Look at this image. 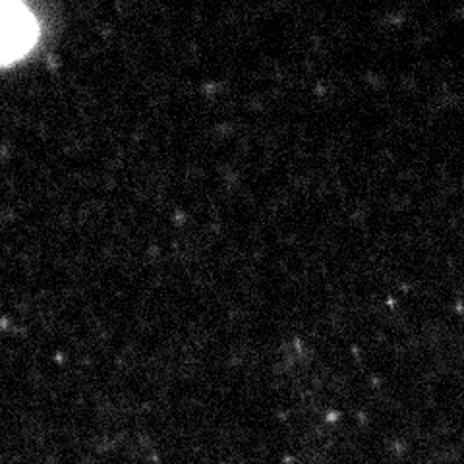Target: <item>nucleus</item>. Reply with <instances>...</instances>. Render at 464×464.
Here are the masks:
<instances>
[{
	"label": "nucleus",
	"mask_w": 464,
	"mask_h": 464,
	"mask_svg": "<svg viewBox=\"0 0 464 464\" xmlns=\"http://www.w3.org/2000/svg\"><path fill=\"white\" fill-rule=\"evenodd\" d=\"M37 37L34 14L16 3H0V64L24 56Z\"/></svg>",
	"instance_id": "1"
}]
</instances>
